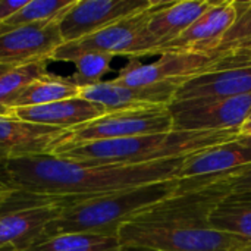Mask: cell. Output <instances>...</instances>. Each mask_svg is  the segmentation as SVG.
Returning <instances> with one entry per match:
<instances>
[{"mask_svg":"<svg viewBox=\"0 0 251 251\" xmlns=\"http://www.w3.org/2000/svg\"><path fill=\"white\" fill-rule=\"evenodd\" d=\"M247 251H251V249H249V250H247Z\"/></svg>","mask_w":251,"mask_h":251,"instance_id":"cell-33","label":"cell"},{"mask_svg":"<svg viewBox=\"0 0 251 251\" xmlns=\"http://www.w3.org/2000/svg\"><path fill=\"white\" fill-rule=\"evenodd\" d=\"M162 0H157L151 7L128 16L101 31L74 43H65L51 54V62H66L71 56L84 51H100L112 56L143 57L151 56L154 43L149 34L147 25Z\"/></svg>","mask_w":251,"mask_h":251,"instance_id":"cell-6","label":"cell"},{"mask_svg":"<svg viewBox=\"0 0 251 251\" xmlns=\"http://www.w3.org/2000/svg\"><path fill=\"white\" fill-rule=\"evenodd\" d=\"M240 131H168L119 140H101L66 146L53 150L50 156L63 160L96 165L126 166L144 165L187 157L215 146L232 141Z\"/></svg>","mask_w":251,"mask_h":251,"instance_id":"cell-3","label":"cell"},{"mask_svg":"<svg viewBox=\"0 0 251 251\" xmlns=\"http://www.w3.org/2000/svg\"><path fill=\"white\" fill-rule=\"evenodd\" d=\"M229 197L232 199H251V165L235 172L225 181Z\"/></svg>","mask_w":251,"mask_h":251,"instance_id":"cell-26","label":"cell"},{"mask_svg":"<svg viewBox=\"0 0 251 251\" xmlns=\"http://www.w3.org/2000/svg\"><path fill=\"white\" fill-rule=\"evenodd\" d=\"M238 140H240L241 143H244V144H247V146H250L251 147V135H240V134H238Z\"/></svg>","mask_w":251,"mask_h":251,"instance_id":"cell-31","label":"cell"},{"mask_svg":"<svg viewBox=\"0 0 251 251\" xmlns=\"http://www.w3.org/2000/svg\"><path fill=\"white\" fill-rule=\"evenodd\" d=\"M59 16L0 35V63L19 66L40 60L51 62V54L63 44Z\"/></svg>","mask_w":251,"mask_h":251,"instance_id":"cell-12","label":"cell"},{"mask_svg":"<svg viewBox=\"0 0 251 251\" xmlns=\"http://www.w3.org/2000/svg\"><path fill=\"white\" fill-rule=\"evenodd\" d=\"M219 57L207 53L169 51L159 56L156 62L141 63L137 57H128L118 75L112 79L116 84L132 88H149L157 85H181L197 75L210 72L216 68Z\"/></svg>","mask_w":251,"mask_h":251,"instance_id":"cell-8","label":"cell"},{"mask_svg":"<svg viewBox=\"0 0 251 251\" xmlns=\"http://www.w3.org/2000/svg\"><path fill=\"white\" fill-rule=\"evenodd\" d=\"M178 90L179 88L174 85L132 88L116 84L110 79L81 88L78 97L99 104L107 113L144 106H168L174 101Z\"/></svg>","mask_w":251,"mask_h":251,"instance_id":"cell-15","label":"cell"},{"mask_svg":"<svg viewBox=\"0 0 251 251\" xmlns=\"http://www.w3.org/2000/svg\"><path fill=\"white\" fill-rule=\"evenodd\" d=\"M240 135H251V122H246L240 128Z\"/></svg>","mask_w":251,"mask_h":251,"instance_id":"cell-28","label":"cell"},{"mask_svg":"<svg viewBox=\"0 0 251 251\" xmlns=\"http://www.w3.org/2000/svg\"><path fill=\"white\" fill-rule=\"evenodd\" d=\"M251 165V147L238 137L232 141L215 146L185 159L178 178L207 185L226 179Z\"/></svg>","mask_w":251,"mask_h":251,"instance_id":"cell-13","label":"cell"},{"mask_svg":"<svg viewBox=\"0 0 251 251\" xmlns=\"http://www.w3.org/2000/svg\"><path fill=\"white\" fill-rule=\"evenodd\" d=\"M247 122H251V113H250V116H249V121Z\"/></svg>","mask_w":251,"mask_h":251,"instance_id":"cell-32","label":"cell"},{"mask_svg":"<svg viewBox=\"0 0 251 251\" xmlns=\"http://www.w3.org/2000/svg\"><path fill=\"white\" fill-rule=\"evenodd\" d=\"M210 225L251 244V199H225L212 212Z\"/></svg>","mask_w":251,"mask_h":251,"instance_id":"cell-21","label":"cell"},{"mask_svg":"<svg viewBox=\"0 0 251 251\" xmlns=\"http://www.w3.org/2000/svg\"><path fill=\"white\" fill-rule=\"evenodd\" d=\"M181 184L179 178H174L106 196L69 201L63 204L59 216L50 224L44 237L66 232L118 237L119 229L125 224L176 196Z\"/></svg>","mask_w":251,"mask_h":251,"instance_id":"cell-4","label":"cell"},{"mask_svg":"<svg viewBox=\"0 0 251 251\" xmlns=\"http://www.w3.org/2000/svg\"><path fill=\"white\" fill-rule=\"evenodd\" d=\"M106 113L103 107L96 103H91L82 97L66 99L43 106L31 107H13L6 112L7 116L16 118L24 122L54 126L69 129L100 118Z\"/></svg>","mask_w":251,"mask_h":251,"instance_id":"cell-16","label":"cell"},{"mask_svg":"<svg viewBox=\"0 0 251 251\" xmlns=\"http://www.w3.org/2000/svg\"><path fill=\"white\" fill-rule=\"evenodd\" d=\"M213 4L210 0H181L165 1L162 0L154 9L147 29L154 43L151 56L163 44L175 40L187 31L207 9Z\"/></svg>","mask_w":251,"mask_h":251,"instance_id":"cell-18","label":"cell"},{"mask_svg":"<svg viewBox=\"0 0 251 251\" xmlns=\"http://www.w3.org/2000/svg\"><path fill=\"white\" fill-rule=\"evenodd\" d=\"M238 1H213V4L204 12L187 31H184L175 40L163 44L156 50V54L169 51H194L213 54L222 44L226 32L238 18Z\"/></svg>","mask_w":251,"mask_h":251,"instance_id":"cell-11","label":"cell"},{"mask_svg":"<svg viewBox=\"0 0 251 251\" xmlns=\"http://www.w3.org/2000/svg\"><path fill=\"white\" fill-rule=\"evenodd\" d=\"M251 94V66L210 71L185 81L174 100L225 99Z\"/></svg>","mask_w":251,"mask_h":251,"instance_id":"cell-17","label":"cell"},{"mask_svg":"<svg viewBox=\"0 0 251 251\" xmlns=\"http://www.w3.org/2000/svg\"><path fill=\"white\" fill-rule=\"evenodd\" d=\"M228 179V178H226ZM226 179L178 193L125 224L118 238L125 250L246 251L247 241L210 225L215 207L229 197Z\"/></svg>","mask_w":251,"mask_h":251,"instance_id":"cell-2","label":"cell"},{"mask_svg":"<svg viewBox=\"0 0 251 251\" xmlns=\"http://www.w3.org/2000/svg\"><path fill=\"white\" fill-rule=\"evenodd\" d=\"M63 128L37 125L0 115V160L50 154Z\"/></svg>","mask_w":251,"mask_h":251,"instance_id":"cell-14","label":"cell"},{"mask_svg":"<svg viewBox=\"0 0 251 251\" xmlns=\"http://www.w3.org/2000/svg\"><path fill=\"white\" fill-rule=\"evenodd\" d=\"M172 129L174 124L168 106H144L124 109L116 112H107L100 118L65 129L62 137L54 144L53 150L59 147L76 146L91 141L160 134Z\"/></svg>","mask_w":251,"mask_h":251,"instance_id":"cell-5","label":"cell"},{"mask_svg":"<svg viewBox=\"0 0 251 251\" xmlns=\"http://www.w3.org/2000/svg\"><path fill=\"white\" fill-rule=\"evenodd\" d=\"M168 109L175 131H240L251 113V94L174 100Z\"/></svg>","mask_w":251,"mask_h":251,"instance_id":"cell-9","label":"cell"},{"mask_svg":"<svg viewBox=\"0 0 251 251\" xmlns=\"http://www.w3.org/2000/svg\"><path fill=\"white\" fill-rule=\"evenodd\" d=\"M157 0H74L59 16L65 43L90 37L103 28L151 7Z\"/></svg>","mask_w":251,"mask_h":251,"instance_id":"cell-10","label":"cell"},{"mask_svg":"<svg viewBox=\"0 0 251 251\" xmlns=\"http://www.w3.org/2000/svg\"><path fill=\"white\" fill-rule=\"evenodd\" d=\"M115 56L100 51H84L71 56L66 62L74 63L75 72L71 75L74 84L79 88L96 85L103 81V76L112 71L110 65Z\"/></svg>","mask_w":251,"mask_h":251,"instance_id":"cell-24","label":"cell"},{"mask_svg":"<svg viewBox=\"0 0 251 251\" xmlns=\"http://www.w3.org/2000/svg\"><path fill=\"white\" fill-rule=\"evenodd\" d=\"M187 157L144 165L96 166L50 154L28 156L0 160V182L9 193L66 204L178 178Z\"/></svg>","mask_w":251,"mask_h":251,"instance_id":"cell-1","label":"cell"},{"mask_svg":"<svg viewBox=\"0 0 251 251\" xmlns=\"http://www.w3.org/2000/svg\"><path fill=\"white\" fill-rule=\"evenodd\" d=\"M9 194H10V193H9V190H7V188L0 182V203H1V201H3Z\"/></svg>","mask_w":251,"mask_h":251,"instance_id":"cell-29","label":"cell"},{"mask_svg":"<svg viewBox=\"0 0 251 251\" xmlns=\"http://www.w3.org/2000/svg\"><path fill=\"white\" fill-rule=\"evenodd\" d=\"M241 66H251V34L238 46H235L228 54H225L213 71L232 69Z\"/></svg>","mask_w":251,"mask_h":251,"instance_id":"cell-25","label":"cell"},{"mask_svg":"<svg viewBox=\"0 0 251 251\" xmlns=\"http://www.w3.org/2000/svg\"><path fill=\"white\" fill-rule=\"evenodd\" d=\"M13 68H15L13 65H7V63H0V75H3L4 72L10 71V69H13Z\"/></svg>","mask_w":251,"mask_h":251,"instance_id":"cell-30","label":"cell"},{"mask_svg":"<svg viewBox=\"0 0 251 251\" xmlns=\"http://www.w3.org/2000/svg\"><path fill=\"white\" fill-rule=\"evenodd\" d=\"M49 63L50 60L31 62L15 66L13 69L0 75V115H6L7 106L25 85L49 72Z\"/></svg>","mask_w":251,"mask_h":251,"instance_id":"cell-23","label":"cell"},{"mask_svg":"<svg viewBox=\"0 0 251 251\" xmlns=\"http://www.w3.org/2000/svg\"><path fill=\"white\" fill-rule=\"evenodd\" d=\"M74 0H28L15 15L0 24V35L18 28L57 18Z\"/></svg>","mask_w":251,"mask_h":251,"instance_id":"cell-22","label":"cell"},{"mask_svg":"<svg viewBox=\"0 0 251 251\" xmlns=\"http://www.w3.org/2000/svg\"><path fill=\"white\" fill-rule=\"evenodd\" d=\"M63 204L10 193L0 203V251H22L41 240Z\"/></svg>","mask_w":251,"mask_h":251,"instance_id":"cell-7","label":"cell"},{"mask_svg":"<svg viewBox=\"0 0 251 251\" xmlns=\"http://www.w3.org/2000/svg\"><path fill=\"white\" fill-rule=\"evenodd\" d=\"M28 0H0V24L15 15Z\"/></svg>","mask_w":251,"mask_h":251,"instance_id":"cell-27","label":"cell"},{"mask_svg":"<svg viewBox=\"0 0 251 251\" xmlns=\"http://www.w3.org/2000/svg\"><path fill=\"white\" fill-rule=\"evenodd\" d=\"M246 251H247V250H246Z\"/></svg>","mask_w":251,"mask_h":251,"instance_id":"cell-34","label":"cell"},{"mask_svg":"<svg viewBox=\"0 0 251 251\" xmlns=\"http://www.w3.org/2000/svg\"><path fill=\"white\" fill-rule=\"evenodd\" d=\"M79 90L81 88L72 82L71 76H60L47 72L25 85L10 101L7 110L13 107L43 106L66 99H74L79 96Z\"/></svg>","mask_w":251,"mask_h":251,"instance_id":"cell-19","label":"cell"},{"mask_svg":"<svg viewBox=\"0 0 251 251\" xmlns=\"http://www.w3.org/2000/svg\"><path fill=\"white\" fill-rule=\"evenodd\" d=\"M22 251H126L118 237L66 232L49 235Z\"/></svg>","mask_w":251,"mask_h":251,"instance_id":"cell-20","label":"cell"}]
</instances>
